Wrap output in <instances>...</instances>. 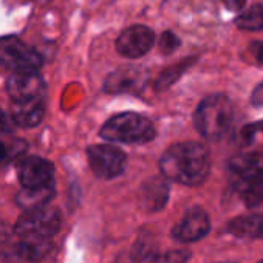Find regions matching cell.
Masks as SVG:
<instances>
[{"label": "cell", "instance_id": "4fadbf2b", "mask_svg": "<svg viewBox=\"0 0 263 263\" xmlns=\"http://www.w3.org/2000/svg\"><path fill=\"white\" fill-rule=\"evenodd\" d=\"M166 180L167 178L163 175V177L151 178L143 184L140 192V201L146 211L157 212L166 206L169 198V184Z\"/></svg>", "mask_w": 263, "mask_h": 263}, {"label": "cell", "instance_id": "d6986e66", "mask_svg": "<svg viewBox=\"0 0 263 263\" xmlns=\"http://www.w3.org/2000/svg\"><path fill=\"white\" fill-rule=\"evenodd\" d=\"M235 25L240 30H246V31L263 30V5L255 4L248 11L241 13L235 19Z\"/></svg>", "mask_w": 263, "mask_h": 263}, {"label": "cell", "instance_id": "44dd1931", "mask_svg": "<svg viewBox=\"0 0 263 263\" xmlns=\"http://www.w3.org/2000/svg\"><path fill=\"white\" fill-rule=\"evenodd\" d=\"M243 200L246 203V206L249 208H254V206H258L263 203V180L251 184L249 187H246L243 192Z\"/></svg>", "mask_w": 263, "mask_h": 263}, {"label": "cell", "instance_id": "9a60e30c", "mask_svg": "<svg viewBox=\"0 0 263 263\" xmlns=\"http://www.w3.org/2000/svg\"><path fill=\"white\" fill-rule=\"evenodd\" d=\"M228 231L240 238H260L263 237V215L252 214L234 218L228 224Z\"/></svg>", "mask_w": 263, "mask_h": 263}, {"label": "cell", "instance_id": "30bf717a", "mask_svg": "<svg viewBox=\"0 0 263 263\" xmlns=\"http://www.w3.org/2000/svg\"><path fill=\"white\" fill-rule=\"evenodd\" d=\"M17 175L22 187L27 189H42L54 186V166L41 157L25 158L19 167Z\"/></svg>", "mask_w": 263, "mask_h": 263}, {"label": "cell", "instance_id": "52a82bcc", "mask_svg": "<svg viewBox=\"0 0 263 263\" xmlns=\"http://www.w3.org/2000/svg\"><path fill=\"white\" fill-rule=\"evenodd\" d=\"M229 178L232 186L243 192L251 184L263 180V152H246L229 161Z\"/></svg>", "mask_w": 263, "mask_h": 263}, {"label": "cell", "instance_id": "5b68a950", "mask_svg": "<svg viewBox=\"0 0 263 263\" xmlns=\"http://www.w3.org/2000/svg\"><path fill=\"white\" fill-rule=\"evenodd\" d=\"M0 64L14 73H37L42 58L19 37L8 36L0 39Z\"/></svg>", "mask_w": 263, "mask_h": 263}, {"label": "cell", "instance_id": "6da1fadb", "mask_svg": "<svg viewBox=\"0 0 263 263\" xmlns=\"http://www.w3.org/2000/svg\"><path fill=\"white\" fill-rule=\"evenodd\" d=\"M160 169L167 180L186 186H197L209 175V152L203 144L195 141L175 144L161 157Z\"/></svg>", "mask_w": 263, "mask_h": 263}, {"label": "cell", "instance_id": "e0dca14e", "mask_svg": "<svg viewBox=\"0 0 263 263\" xmlns=\"http://www.w3.org/2000/svg\"><path fill=\"white\" fill-rule=\"evenodd\" d=\"M132 260L134 263H154L158 260V245L152 235L138 237L137 243L132 249Z\"/></svg>", "mask_w": 263, "mask_h": 263}, {"label": "cell", "instance_id": "484cf974", "mask_svg": "<svg viewBox=\"0 0 263 263\" xmlns=\"http://www.w3.org/2000/svg\"><path fill=\"white\" fill-rule=\"evenodd\" d=\"M246 4V0H223V5L229 11H240Z\"/></svg>", "mask_w": 263, "mask_h": 263}, {"label": "cell", "instance_id": "ba28073f", "mask_svg": "<svg viewBox=\"0 0 263 263\" xmlns=\"http://www.w3.org/2000/svg\"><path fill=\"white\" fill-rule=\"evenodd\" d=\"M149 81V71L141 67H119L104 81V91L110 95H138Z\"/></svg>", "mask_w": 263, "mask_h": 263}, {"label": "cell", "instance_id": "603a6c76", "mask_svg": "<svg viewBox=\"0 0 263 263\" xmlns=\"http://www.w3.org/2000/svg\"><path fill=\"white\" fill-rule=\"evenodd\" d=\"M257 132H263V121H257V122H252V124L245 125L240 130V141H241V144L243 146L251 144Z\"/></svg>", "mask_w": 263, "mask_h": 263}, {"label": "cell", "instance_id": "3957f363", "mask_svg": "<svg viewBox=\"0 0 263 263\" xmlns=\"http://www.w3.org/2000/svg\"><path fill=\"white\" fill-rule=\"evenodd\" d=\"M234 118V107L228 96L217 93L204 98L194 115V122L198 134L209 140L217 141L226 132Z\"/></svg>", "mask_w": 263, "mask_h": 263}, {"label": "cell", "instance_id": "7c38bea8", "mask_svg": "<svg viewBox=\"0 0 263 263\" xmlns=\"http://www.w3.org/2000/svg\"><path fill=\"white\" fill-rule=\"evenodd\" d=\"M211 229V221L208 214L201 208H192L183 217V220L174 228L172 237L183 243H191L203 238Z\"/></svg>", "mask_w": 263, "mask_h": 263}, {"label": "cell", "instance_id": "83f0119b", "mask_svg": "<svg viewBox=\"0 0 263 263\" xmlns=\"http://www.w3.org/2000/svg\"><path fill=\"white\" fill-rule=\"evenodd\" d=\"M252 53L255 59L258 61V64H263V44H255L252 48Z\"/></svg>", "mask_w": 263, "mask_h": 263}, {"label": "cell", "instance_id": "9c48e42d", "mask_svg": "<svg viewBox=\"0 0 263 263\" xmlns=\"http://www.w3.org/2000/svg\"><path fill=\"white\" fill-rule=\"evenodd\" d=\"M155 44V33L144 25H134L124 30L116 39V50L121 56L138 59L144 56Z\"/></svg>", "mask_w": 263, "mask_h": 263}, {"label": "cell", "instance_id": "7402d4cb", "mask_svg": "<svg viewBox=\"0 0 263 263\" xmlns=\"http://www.w3.org/2000/svg\"><path fill=\"white\" fill-rule=\"evenodd\" d=\"M158 47L163 54H171L172 51H175L180 47V39L172 31H164L158 41Z\"/></svg>", "mask_w": 263, "mask_h": 263}, {"label": "cell", "instance_id": "277c9868", "mask_svg": "<svg viewBox=\"0 0 263 263\" xmlns=\"http://www.w3.org/2000/svg\"><path fill=\"white\" fill-rule=\"evenodd\" d=\"M62 224L61 212L48 204L25 211L14 224V234L21 241L48 243L59 232Z\"/></svg>", "mask_w": 263, "mask_h": 263}, {"label": "cell", "instance_id": "f1b7e54d", "mask_svg": "<svg viewBox=\"0 0 263 263\" xmlns=\"http://www.w3.org/2000/svg\"><path fill=\"white\" fill-rule=\"evenodd\" d=\"M7 238H8V232H7V228H5V224L0 221V245H4L5 241H7Z\"/></svg>", "mask_w": 263, "mask_h": 263}, {"label": "cell", "instance_id": "4dcf8cb0", "mask_svg": "<svg viewBox=\"0 0 263 263\" xmlns=\"http://www.w3.org/2000/svg\"><path fill=\"white\" fill-rule=\"evenodd\" d=\"M260 263H263V261H260Z\"/></svg>", "mask_w": 263, "mask_h": 263}, {"label": "cell", "instance_id": "d4e9b609", "mask_svg": "<svg viewBox=\"0 0 263 263\" xmlns=\"http://www.w3.org/2000/svg\"><path fill=\"white\" fill-rule=\"evenodd\" d=\"M251 102H252V105H255V107H261V105H263V82L258 84V85L254 88V91H252V95H251Z\"/></svg>", "mask_w": 263, "mask_h": 263}, {"label": "cell", "instance_id": "ffe728a7", "mask_svg": "<svg viewBox=\"0 0 263 263\" xmlns=\"http://www.w3.org/2000/svg\"><path fill=\"white\" fill-rule=\"evenodd\" d=\"M51 241L48 243H31V241H19L17 245V254L19 257L28 260V261H37L44 258L50 249H51Z\"/></svg>", "mask_w": 263, "mask_h": 263}, {"label": "cell", "instance_id": "4316f807", "mask_svg": "<svg viewBox=\"0 0 263 263\" xmlns=\"http://www.w3.org/2000/svg\"><path fill=\"white\" fill-rule=\"evenodd\" d=\"M13 127H11V121L10 118L5 115V111L0 108V132H11Z\"/></svg>", "mask_w": 263, "mask_h": 263}, {"label": "cell", "instance_id": "cb8c5ba5", "mask_svg": "<svg viewBox=\"0 0 263 263\" xmlns=\"http://www.w3.org/2000/svg\"><path fill=\"white\" fill-rule=\"evenodd\" d=\"M187 258H189V252L184 249L171 251L164 257H161V263H186Z\"/></svg>", "mask_w": 263, "mask_h": 263}, {"label": "cell", "instance_id": "5bb4252c", "mask_svg": "<svg viewBox=\"0 0 263 263\" xmlns=\"http://www.w3.org/2000/svg\"><path fill=\"white\" fill-rule=\"evenodd\" d=\"M44 113H45V99L13 102V108H11L13 121L21 127H36L44 119Z\"/></svg>", "mask_w": 263, "mask_h": 263}, {"label": "cell", "instance_id": "8992f818", "mask_svg": "<svg viewBox=\"0 0 263 263\" xmlns=\"http://www.w3.org/2000/svg\"><path fill=\"white\" fill-rule=\"evenodd\" d=\"M87 157L91 171L98 178L111 180L119 177L125 169V154L115 146L95 144L87 149Z\"/></svg>", "mask_w": 263, "mask_h": 263}, {"label": "cell", "instance_id": "ac0fdd59", "mask_svg": "<svg viewBox=\"0 0 263 263\" xmlns=\"http://www.w3.org/2000/svg\"><path fill=\"white\" fill-rule=\"evenodd\" d=\"M197 61V58H187V59H183L180 61L178 64L172 65V67H167L164 71L160 73V76L157 78V81L154 82V87L157 91H163V90H167L171 85H174L181 76L184 71H187L189 67L194 65V62Z\"/></svg>", "mask_w": 263, "mask_h": 263}, {"label": "cell", "instance_id": "8fae6325", "mask_svg": "<svg viewBox=\"0 0 263 263\" xmlns=\"http://www.w3.org/2000/svg\"><path fill=\"white\" fill-rule=\"evenodd\" d=\"M7 90L13 102L45 99L47 85L39 73H14L7 81Z\"/></svg>", "mask_w": 263, "mask_h": 263}, {"label": "cell", "instance_id": "f546056e", "mask_svg": "<svg viewBox=\"0 0 263 263\" xmlns=\"http://www.w3.org/2000/svg\"><path fill=\"white\" fill-rule=\"evenodd\" d=\"M5 157H7V146L0 141V163L5 160Z\"/></svg>", "mask_w": 263, "mask_h": 263}, {"label": "cell", "instance_id": "2e32d148", "mask_svg": "<svg viewBox=\"0 0 263 263\" xmlns=\"http://www.w3.org/2000/svg\"><path fill=\"white\" fill-rule=\"evenodd\" d=\"M54 195V186L51 187H42V189H27L24 187L17 195V203L25 211L36 209L41 206L48 204V201Z\"/></svg>", "mask_w": 263, "mask_h": 263}, {"label": "cell", "instance_id": "7a4b0ae2", "mask_svg": "<svg viewBox=\"0 0 263 263\" xmlns=\"http://www.w3.org/2000/svg\"><path fill=\"white\" fill-rule=\"evenodd\" d=\"M101 138L122 144H144L155 138L157 130L149 118L134 111L111 116L99 132Z\"/></svg>", "mask_w": 263, "mask_h": 263}]
</instances>
